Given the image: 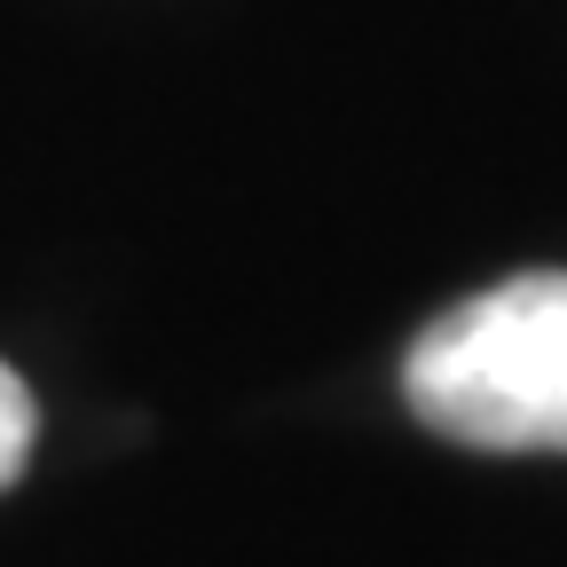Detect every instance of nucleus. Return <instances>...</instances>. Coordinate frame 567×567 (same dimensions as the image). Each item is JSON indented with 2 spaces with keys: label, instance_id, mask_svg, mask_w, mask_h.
<instances>
[{
  "label": "nucleus",
  "instance_id": "f257e3e1",
  "mask_svg": "<svg viewBox=\"0 0 567 567\" xmlns=\"http://www.w3.org/2000/svg\"><path fill=\"white\" fill-rule=\"evenodd\" d=\"M410 410L465 450H567V268L513 276L425 323L402 363Z\"/></svg>",
  "mask_w": 567,
  "mask_h": 567
},
{
  "label": "nucleus",
  "instance_id": "f03ea898",
  "mask_svg": "<svg viewBox=\"0 0 567 567\" xmlns=\"http://www.w3.org/2000/svg\"><path fill=\"white\" fill-rule=\"evenodd\" d=\"M24 457H32V394H24V379L9 363H0V488L24 473Z\"/></svg>",
  "mask_w": 567,
  "mask_h": 567
}]
</instances>
